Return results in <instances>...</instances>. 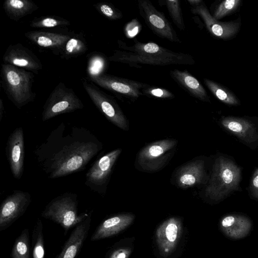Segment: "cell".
<instances>
[{"instance_id":"8fae6325","label":"cell","mask_w":258,"mask_h":258,"mask_svg":"<svg viewBox=\"0 0 258 258\" xmlns=\"http://www.w3.org/2000/svg\"><path fill=\"white\" fill-rule=\"evenodd\" d=\"M31 202L30 194L15 190L0 207V232L5 230L25 212Z\"/></svg>"},{"instance_id":"f1b7e54d","label":"cell","mask_w":258,"mask_h":258,"mask_svg":"<svg viewBox=\"0 0 258 258\" xmlns=\"http://www.w3.org/2000/svg\"><path fill=\"white\" fill-rule=\"evenodd\" d=\"M106 67V60L99 52H92L88 56L87 73L90 78L103 74Z\"/></svg>"},{"instance_id":"e0dca14e","label":"cell","mask_w":258,"mask_h":258,"mask_svg":"<svg viewBox=\"0 0 258 258\" xmlns=\"http://www.w3.org/2000/svg\"><path fill=\"white\" fill-rule=\"evenodd\" d=\"M92 212L83 222L78 224L55 258H75L86 241L90 228Z\"/></svg>"},{"instance_id":"d590c367","label":"cell","mask_w":258,"mask_h":258,"mask_svg":"<svg viewBox=\"0 0 258 258\" xmlns=\"http://www.w3.org/2000/svg\"><path fill=\"white\" fill-rule=\"evenodd\" d=\"M139 28V22L136 19L133 20L126 25L125 28L126 35L128 37H133L138 33Z\"/></svg>"},{"instance_id":"f546056e","label":"cell","mask_w":258,"mask_h":258,"mask_svg":"<svg viewBox=\"0 0 258 258\" xmlns=\"http://www.w3.org/2000/svg\"><path fill=\"white\" fill-rule=\"evenodd\" d=\"M69 25L70 22L69 20L53 16L35 18L30 23V27L36 28H49Z\"/></svg>"},{"instance_id":"9a60e30c","label":"cell","mask_w":258,"mask_h":258,"mask_svg":"<svg viewBox=\"0 0 258 258\" xmlns=\"http://www.w3.org/2000/svg\"><path fill=\"white\" fill-rule=\"evenodd\" d=\"M6 151L12 173L16 179H20L23 173L25 158L24 133L21 127L16 128L9 136Z\"/></svg>"},{"instance_id":"ffe728a7","label":"cell","mask_w":258,"mask_h":258,"mask_svg":"<svg viewBox=\"0 0 258 258\" xmlns=\"http://www.w3.org/2000/svg\"><path fill=\"white\" fill-rule=\"evenodd\" d=\"M204 174V162L200 160L191 161L178 170L176 184L183 188L193 187L202 181Z\"/></svg>"},{"instance_id":"d6986e66","label":"cell","mask_w":258,"mask_h":258,"mask_svg":"<svg viewBox=\"0 0 258 258\" xmlns=\"http://www.w3.org/2000/svg\"><path fill=\"white\" fill-rule=\"evenodd\" d=\"M25 36L36 45L48 48L59 55L66 42L71 38L69 35L40 31H30Z\"/></svg>"},{"instance_id":"7402d4cb","label":"cell","mask_w":258,"mask_h":258,"mask_svg":"<svg viewBox=\"0 0 258 258\" xmlns=\"http://www.w3.org/2000/svg\"><path fill=\"white\" fill-rule=\"evenodd\" d=\"M220 227L223 232L228 237L239 239L248 234L251 227V223L245 216L230 215L225 217L222 220Z\"/></svg>"},{"instance_id":"8992f818","label":"cell","mask_w":258,"mask_h":258,"mask_svg":"<svg viewBox=\"0 0 258 258\" xmlns=\"http://www.w3.org/2000/svg\"><path fill=\"white\" fill-rule=\"evenodd\" d=\"M81 100L74 91L59 82L49 95L43 107L42 119L47 120L57 115L82 109Z\"/></svg>"},{"instance_id":"83f0119b","label":"cell","mask_w":258,"mask_h":258,"mask_svg":"<svg viewBox=\"0 0 258 258\" xmlns=\"http://www.w3.org/2000/svg\"><path fill=\"white\" fill-rule=\"evenodd\" d=\"M204 82L213 95L222 102L231 105L239 104L238 99L227 89L208 79H205Z\"/></svg>"},{"instance_id":"ac0fdd59","label":"cell","mask_w":258,"mask_h":258,"mask_svg":"<svg viewBox=\"0 0 258 258\" xmlns=\"http://www.w3.org/2000/svg\"><path fill=\"white\" fill-rule=\"evenodd\" d=\"M134 218L132 214L123 213L106 219L95 229L90 237L91 241H95L116 235L130 225Z\"/></svg>"},{"instance_id":"52a82bcc","label":"cell","mask_w":258,"mask_h":258,"mask_svg":"<svg viewBox=\"0 0 258 258\" xmlns=\"http://www.w3.org/2000/svg\"><path fill=\"white\" fill-rule=\"evenodd\" d=\"M177 144L176 140L165 139L148 144L141 150L137 156L140 168L150 172L161 169L169 159Z\"/></svg>"},{"instance_id":"603a6c76","label":"cell","mask_w":258,"mask_h":258,"mask_svg":"<svg viewBox=\"0 0 258 258\" xmlns=\"http://www.w3.org/2000/svg\"><path fill=\"white\" fill-rule=\"evenodd\" d=\"M170 74L181 87L193 96L202 101H209V98L203 86L188 72L175 69L171 71Z\"/></svg>"},{"instance_id":"74e56055","label":"cell","mask_w":258,"mask_h":258,"mask_svg":"<svg viewBox=\"0 0 258 258\" xmlns=\"http://www.w3.org/2000/svg\"><path fill=\"white\" fill-rule=\"evenodd\" d=\"M4 112V106L2 99L0 100V120H2Z\"/></svg>"},{"instance_id":"1f68e13d","label":"cell","mask_w":258,"mask_h":258,"mask_svg":"<svg viewBox=\"0 0 258 258\" xmlns=\"http://www.w3.org/2000/svg\"><path fill=\"white\" fill-rule=\"evenodd\" d=\"M93 7L100 14L109 20H115L122 17L121 12L111 4L98 3L94 4Z\"/></svg>"},{"instance_id":"4316f807","label":"cell","mask_w":258,"mask_h":258,"mask_svg":"<svg viewBox=\"0 0 258 258\" xmlns=\"http://www.w3.org/2000/svg\"><path fill=\"white\" fill-rule=\"evenodd\" d=\"M45 247L43 225L38 218L33 227L32 235V258H44Z\"/></svg>"},{"instance_id":"cb8c5ba5","label":"cell","mask_w":258,"mask_h":258,"mask_svg":"<svg viewBox=\"0 0 258 258\" xmlns=\"http://www.w3.org/2000/svg\"><path fill=\"white\" fill-rule=\"evenodd\" d=\"M3 8L10 19L18 21L33 13L39 7L30 0H6L4 2Z\"/></svg>"},{"instance_id":"e575fe53","label":"cell","mask_w":258,"mask_h":258,"mask_svg":"<svg viewBox=\"0 0 258 258\" xmlns=\"http://www.w3.org/2000/svg\"><path fill=\"white\" fill-rule=\"evenodd\" d=\"M132 250L128 247H119L112 250L107 258H128Z\"/></svg>"},{"instance_id":"5bb4252c","label":"cell","mask_w":258,"mask_h":258,"mask_svg":"<svg viewBox=\"0 0 258 258\" xmlns=\"http://www.w3.org/2000/svg\"><path fill=\"white\" fill-rule=\"evenodd\" d=\"M3 61L33 73L42 69V64L38 57L29 49L21 43L11 44L7 48Z\"/></svg>"},{"instance_id":"6da1fadb","label":"cell","mask_w":258,"mask_h":258,"mask_svg":"<svg viewBox=\"0 0 258 258\" xmlns=\"http://www.w3.org/2000/svg\"><path fill=\"white\" fill-rule=\"evenodd\" d=\"M102 145L83 127L61 123L34 151L37 164L50 179L83 170Z\"/></svg>"},{"instance_id":"484cf974","label":"cell","mask_w":258,"mask_h":258,"mask_svg":"<svg viewBox=\"0 0 258 258\" xmlns=\"http://www.w3.org/2000/svg\"><path fill=\"white\" fill-rule=\"evenodd\" d=\"M29 229H24L16 239L10 256L11 258H30Z\"/></svg>"},{"instance_id":"4dcf8cb0","label":"cell","mask_w":258,"mask_h":258,"mask_svg":"<svg viewBox=\"0 0 258 258\" xmlns=\"http://www.w3.org/2000/svg\"><path fill=\"white\" fill-rule=\"evenodd\" d=\"M165 3L174 23L180 30H184L185 25L181 13L180 2L177 0H166Z\"/></svg>"},{"instance_id":"7a4b0ae2","label":"cell","mask_w":258,"mask_h":258,"mask_svg":"<svg viewBox=\"0 0 258 258\" xmlns=\"http://www.w3.org/2000/svg\"><path fill=\"white\" fill-rule=\"evenodd\" d=\"M118 42L119 47L124 51L115 50L108 58L110 61L130 64L158 66L195 63L190 55L171 51L153 42L142 43L136 40L132 46H126L121 41Z\"/></svg>"},{"instance_id":"ba28073f","label":"cell","mask_w":258,"mask_h":258,"mask_svg":"<svg viewBox=\"0 0 258 258\" xmlns=\"http://www.w3.org/2000/svg\"><path fill=\"white\" fill-rule=\"evenodd\" d=\"M82 84L92 102L106 118L119 128L127 131L126 118L115 100L85 78L82 80Z\"/></svg>"},{"instance_id":"d6a6232c","label":"cell","mask_w":258,"mask_h":258,"mask_svg":"<svg viewBox=\"0 0 258 258\" xmlns=\"http://www.w3.org/2000/svg\"><path fill=\"white\" fill-rule=\"evenodd\" d=\"M240 0H226L222 2L215 10L213 18L218 20L234 12L240 5Z\"/></svg>"},{"instance_id":"836d02e7","label":"cell","mask_w":258,"mask_h":258,"mask_svg":"<svg viewBox=\"0 0 258 258\" xmlns=\"http://www.w3.org/2000/svg\"><path fill=\"white\" fill-rule=\"evenodd\" d=\"M142 90L143 94L152 97L160 98H172L174 97L173 93L165 89L148 86Z\"/></svg>"},{"instance_id":"8d00e7d4","label":"cell","mask_w":258,"mask_h":258,"mask_svg":"<svg viewBox=\"0 0 258 258\" xmlns=\"http://www.w3.org/2000/svg\"><path fill=\"white\" fill-rule=\"evenodd\" d=\"M251 188L253 195L258 198V169L255 171L253 177Z\"/></svg>"},{"instance_id":"5b68a950","label":"cell","mask_w":258,"mask_h":258,"mask_svg":"<svg viewBox=\"0 0 258 258\" xmlns=\"http://www.w3.org/2000/svg\"><path fill=\"white\" fill-rule=\"evenodd\" d=\"M78 206L77 195L66 192L50 201L41 216L59 224L66 235L70 229L84 221L91 213L84 212L79 214Z\"/></svg>"},{"instance_id":"44dd1931","label":"cell","mask_w":258,"mask_h":258,"mask_svg":"<svg viewBox=\"0 0 258 258\" xmlns=\"http://www.w3.org/2000/svg\"><path fill=\"white\" fill-rule=\"evenodd\" d=\"M221 123L227 130L247 143H253L258 139L255 126L246 119L227 117L222 119Z\"/></svg>"},{"instance_id":"30bf717a","label":"cell","mask_w":258,"mask_h":258,"mask_svg":"<svg viewBox=\"0 0 258 258\" xmlns=\"http://www.w3.org/2000/svg\"><path fill=\"white\" fill-rule=\"evenodd\" d=\"M139 13L147 26L158 36L180 42L176 32L163 14L158 11L148 0L139 1Z\"/></svg>"},{"instance_id":"f35d334b","label":"cell","mask_w":258,"mask_h":258,"mask_svg":"<svg viewBox=\"0 0 258 258\" xmlns=\"http://www.w3.org/2000/svg\"><path fill=\"white\" fill-rule=\"evenodd\" d=\"M188 2L191 5H192L194 7H195L200 5L201 3H202V1L201 0H188Z\"/></svg>"},{"instance_id":"277c9868","label":"cell","mask_w":258,"mask_h":258,"mask_svg":"<svg viewBox=\"0 0 258 258\" xmlns=\"http://www.w3.org/2000/svg\"><path fill=\"white\" fill-rule=\"evenodd\" d=\"M241 170L233 162L223 157L217 158L205 192L216 201L221 200L231 191L238 189Z\"/></svg>"},{"instance_id":"4fadbf2b","label":"cell","mask_w":258,"mask_h":258,"mask_svg":"<svg viewBox=\"0 0 258 258\" xmlns=\"http://www.w3.org/2000/svg\"><path fill=\"white\" fill-rule=\"evenodd\" d=\"M90 79L94 83L107 90L134 98L143 95L141 89L149 86L136 81L105 74Z\"/></svg>"},{"instance_id":"2e32d148","label":"cell","mask_w":258,"mask_h":258,"mask_svg":"<svg viewBox=\"0 0 258 258\" xmlns=\"http://www.w3.org/2000/svg\"><path fill=\"white\" fill-rule=\"evenodd\" d=\"M193 14L199 15L203 20L209 32L213 35L223 39H229L238 31L240 24L238 22H220L211 15L203 4L194 7Z\"/></svg>"},{"instance_id":"d4e9b609","label":"cell","mask_w":258,"mask_h":258,"mask_svg":"<svg viewBox=\"0 0 258 258\" xmlns=\"http://www.w3.org/2000/svg\"><path fill=\"white\" fill-rule=\"evenodd\" d=\"M87 50V44L80 36H73L66 42L59 55L63 59L79 56Z\"/></svg>"},{"instance_id":"9c48e42d","label":"cell","mask_w":258,"mask_h":258,"mask_svg":"<svg viewBox=\"0 0 258 258\" xmlns=\"http://www.w3.org/2000/svg\"><path fill=\"white\" fill-rule=\"evenodd\" d=\"M121 152V149H117L97 159L86 173L85 185L99 194L103 192Z\"/></svg>"},{"instance_id":"3957f363","label":"cell","mask_w":258,"mask_h":258,"mask_svg":"<svg viewBox=\"0 0 258 258\" xmlns=\"http://www.w3.org/2000/svg\"><path fill=\"white\" fill-rule=\"evenodd\" d=\"M1 77L6 94L17 107L20 108L34 101L36 94L32 89L33 73L4 63L2 64Z\"/></svg>"},{"instance_id":"7c38bea8","label":"cell","mask_w":258,"mask_h":258,"mask_svg":"<svg viewBox=\"0 0 258 258\" xmlns=\"http://www.w3.org/2000/svg\"><path fill=\"white\" fill-rule=\"evenodd\" d=\"M182 230L180 219L171 217L162 223L156 232L157 244L161 255L167 257L176 249Z\"/></svg>"}]
</instances>
